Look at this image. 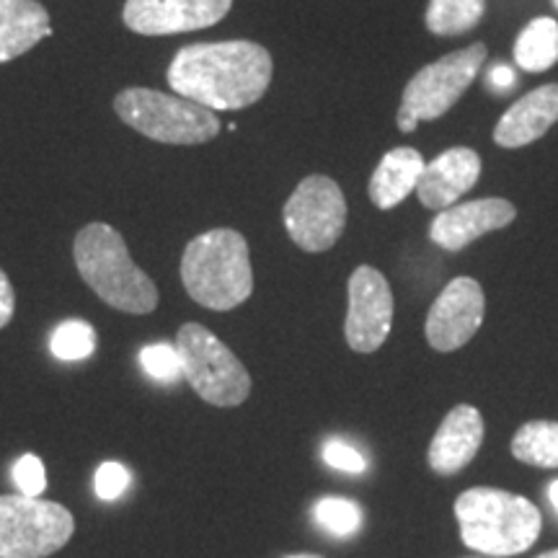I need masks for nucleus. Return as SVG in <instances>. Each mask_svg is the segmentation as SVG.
<instances>
[{
    "label": "nucleus",
    "mask_w": 558,
    "mask_h": 558,
    "mask_svg": "<svg viewBox=\"0 0 558 558\" xmlns=\"http://www.w3.org/2000/svg\"><path fill=\"white\" fill-rule=\"evenodd\" d=\"M275 60L267 47L251 39L199 41L173 54L169 73L171 90L213 111L254 107L269 90Z\"/></svg>",
    "instance_id": "nucleus-1"
},
{
    "label": "nucleus",
    "mask_w": 558,
    "mask_h": 558,
    "mask_svg": "<svg viewBox=\"0 0 558 558\" xmlns=\"http://www.w3.org/2000/svg\"><path fill=\"white\" fill-rule=\"evenodd\" d=\"M452 512L463 546L488 558L525 554L543 530L541 509L533 501L492 486L465 488L452 505Z\"/></svg>",
    "instance_id": "nucleus-2"
},
{
    "label": "nucleus",
    "mask_w": 558,
    "mask_h": 558,
    "mask_svg": "<svg viewBox=\"0 0 558 558\" xmlns=\"http://www.w3.org/2000/svg\"><path fill=\"white\" fill-rule=\"evenodd\" d=\"M73 259L78 275L109 308L148 316L158 308V288L132 262L128 243L117 228L107 222H88L73 243Z\"/></svg>",
    "instance_id": "nucleus-3"
},
{
    "label": "nucleus",
    "mask_w": 558,
    "mask_h": 558,
    "mask_svg": "<svg viewBox=\"0 0 558 558\" xmlns=\"http://www.w3.org/2000/svg\"><path fill=\"white\" fill-rule=\"evenodd\" d=\"M181 282L194 303L207 311H233L254 292L248 243L239 230L213 228L186 243Z\"/></svg>",
    "instance_id": "nucleus-4"
},
{
    "label": "nucleus",
    "mask_w": 558,
    "mask_h": 558,
    "mask_svg": "<svg viewBox=\"0 0 558 558\" xmlns=\"http://www.w3.org/2000/svg\"><path fill=\"white\" fill-rule=\"evenodd\" d=\"M114 111L128 128L163 145H205L220 135L213 109L163 90L124 88L117 94Z\"/></svg>",
    "instance_id": "nucleus-5"
},
{
    "label": "nucleus",
    "mask_w": 558,
    "mask_h": 558,
    "mask_svg": "<svg viewBox=\"0 0 558 558\" xmlns=\"http://www.w3.org/2000/svg\"><path fill=\"white\" fill-rule=\"evenodd\" d=\"M486 54L488 50L484 41H473L463 50L445 54V58L416 70L403 88L399 114H396V124L403 135L414 132L418 122H432L448 114L460 101V96L473 86Z\"/></svg>",
    "instance_id": "nucleus-6"
},
{
    "label": "nucleus",
    "mask_w": 558,
    "mask_h": 558,
    "mask_svg": "<svg viewBox=\"0 0 558 558\" xmlns=\"http://www.w3.org/2000/svg\"><path fill=\"white\" fill-rule=\"evenodd\" d=\"M184 378L194 393L213 407H241L251 393V375L243 362L202 324H184L177 333Z\"/></svg>",
    "instance_id": "nucleus-7"
},
{
    "label": "nucleus",
    "mask_w": 558,
    "mask_h": 558,
    "mask_svg": "<svg viewBox=\"0 0 558 558\" xmlns=\"http://www.w3.org/2000/svg\"><path fill=\"white\" fill-rule=\"evenodd\" d=\"M75 533L68 507L26 494H0V558H47Z\"/></svg>",
    "instance_id": "nucleus-8"
},
{
    "label": "nucleus",
    "mask_w": 558,
    "mask_h": 558,
    "mask_svg": "<svg viewBox=\"0 0 558 558\" xmlns=\"http://www.w3.org/2000/svg\"><path fill=\"white\" fill-rule=\"evenodd\" d=\"M284 228L305 254H324L337 246L347 228V199L337 181L329 177H305L284 202Z\"/></svg>",
    "instance_id": "nucleus-9"
},
{
    "label": "nucleus",
    "mask_w": 558,
    "mask_h": 558,
    "mask_svg": "<svg viewBox=\"0 0 558 558\" xmlns=\"http://www.w3.org/2000/svg\"><path fill=\"white\" fill-rule=\"evenodd\" d=\"M344 339L352 352L373 354L393 329V292L380 269L362 264L347 282Z\"/></svg>",
    "instance_id": "nucleus-10"
},
{
    "label": "nucleus",
    "mask_w": 558,
    "mask_h": 558,
    "mask_svg": "<svg viewBox=\"0 0 558 558\" xmlns=\"http://www.w3.org/2000/svg\"><path fill=\"white\" fill-rule=\"evenodd\" d=\"M486 313L484 288L473 277H456L445 284L435 303L427 313V333L429 347L435 352H456L476 337Z\"/></svg>",
    "instance_id": "nucleus-11"
},
{
    "label": "nucleus",
    "mask_w": 558,
    "mask_h": 558,
    "mask_svg": "<svg viewBox=\"0 0 558 558\" xmlns=\"http://www.w3.org/2000/svg\"><path fill=\"white\" fill-rule=\"evenodd\" d=\"M233 0H128L122 21L130 32L143 37L202 32L222 21Z\"/></svg>",
    "instance_id": "nucleus-12"
},
{
    "label": "nucleus",
    "mask_w": 558,
    "mask_h": 558,
    "mask_svg": "<svg viewBox=\"0 0 558 558\" xmlns=\"http://www.w3.org/2000/svg\"><path fill=\"white\" fill-rule=\"evenodd\" d=\"M518 218V207L509 199L484 197L471 202H456V205L439 209L435 220L429 222V239L435 246L452 251L469 248L481 235L505 230Z\"/></svg>",
    "instance_id": "nucleus-13"
},
{
    "label": "nucleus",
    "mask_w": 558,
    "mask_h": 558,
    "mask_svg": "<svg viewBox=\"0 0 558 558\" xmlns=\"http://www.w3.org/2000/svg\"><path fill=\"white\" fill-rule=\"evenodd\" d=\"M481 179V156L473 148L458 145V148L442 150L435 160L424 166L418 179L416 197L422 207L445 209L471 192Z\"/></svg>",
    "instance_id": "nucleus-14"
},
{
    "label": "nucleus",
    "mask_w": 558,
    "mask_h": 558,
    "mask_svg": "<svg viewBox=\"0 0 558 558\" xmlns=\"http://www.w3.org/2000/svg\"><path fill=\"white\" fill-rule=\"evenodd\" d=\"M484 442V418L476 407H456L442 418L427 450L429 469L439 476H456L476 458Z\"/></svg>",
    "instance_id": "nucleus-15"
},
{
    "label": "nucleus",
    "mask_w": 558,
    "mask_h": 558,
    "mask_svg": "<svg viewBox=\"0 0 558 558\" xmlns=\"http://www.w3.org/2000/svg\"><path fill=\"white\" fill-rule=\"evenodd\" d=\"M558 122V83L530 90L509 107L494 128V143L507 150L527 148L538 143Z\"/></svg>",
    "instance_id": "nucleus-16"
},
{
    "label": "nucleus",
    "mask_w": 558,
    "mask_h": 558,
    "mask_svg": "<svg viewBox=\"0 0 558 558\" xmlns=\"http://www.w3.org/2000/svg\"><path fill=\"white\" fill-rule=\"evenodd\" d=\"M50 34V13L37 0H0V65L34 50Z\"/></svg>",
    "instance_id": "nucleus-17"
},
{
    "label": "nucleus",
    "mask_w": 558,
    "mask_h": 558,
    "mask_svg": "<svg viewBox=\"0 0 558 558\" xmlns=\"http://www.w3.org/2000/svg\"><path fill=\"white\" fill-rule=\"evenodd\" d=\"M424 166L427 160L422 158V153L407 148V145L388 150L369 177L367 194L373 205L378 209L399 207L403 199L416 192Z\"/></svg>",
    "instance_id": "nucleus-18"
},
{
    "label": "nucleus",
    "mask_w": 558,
    "mask_h": 558,
    "mask_svg": "<svg viewBox=\"0 0 558 558\" xmlns=\"http://www.w3.org/2000/svg\"><path fill=\"white\" fill-rule=\"evenodd\" d=\"M514 62L525 73H546L558 62V21L538 16L527 21L514 39Z\"/></svg>",
    "instance_id": "nucleus-19"
},
{
    "label": "nucleus",
    "mask_w": 558,
    "mask_h": 558,
    "mask_svg": "<svg viewBox=\"0 0 558 558\" xmlns=\"http://www.w3.org/2000/svg\"><path fill=\"white\" fill-rule=\"evenodd\" d=\"M486 13V0H429L424 24L435 37H463L476 29Z\"/></svg>",
    "instance_id": "nucleus-20"
},
{
    "label": "nucleus",
    "mask_w": 558,
    "mask_h": 558,
    "mask_svg": "<svg viewBox=\"0 0 558 558\" xmlns=\"http://www.w3.org/2000/svg\"><path fill=\"white\" fill-rule=\"evenodd\" d=\"M512 456L535 469H558V422L535 418L512 437Z\"/></svg>",
    "instance_id": "nucleus-21"
},
{
    "label": "nucleus",
    "mask_w": 558,
    "mask_h": 558,
    "mask_svg": "<svg viewBox=\"0 0 558 558\" xmlns=\"http://www.w3.org/2000/svg\"><path fill=\"white\" fill-rule=\"evenodd\" d=\"M313 520L333 538H349L362 525V509L357 501L344 497H320L313 505Z\"/></svg>",
    "instance_id": "nucleus-22"
},
{
    "label": "nucleus",
    "mask_w": 558,
    "mask_h": 558,
    "mask_svg": "<svg viewBox=\"0 0 558 558\" xmlns=\"http://www.w3.org/2000/svg\"><path fill=\"white\" fill-rule=\"evenodd\" d=\"M96 349V331L88 320H62L50 337V352L62 362L88 360Z\"/></svg>",
    "instance_id": "nucleus-23"
},
{
    "label": "nucleus",
    "mask_w": 558,
    "mask_h": 558,
    "mask_svg": "<svg viewBox=\"0 0 558 558\" xmlns=\"http://www.w3.org/2000/svg\"><path fill=\"white\" fill-rule=\"evenodd\" d=\"M140 365H143L145 373L150 375L153 380L158 383H179L184 378V365H181V354L177 344H148L140 352Z\"/></svg>",
    "instance_id": "nucleus-24"
},
{
    "label": "nucleus",
    "mask_w": 558,
    "mask_h": 558,
    "mask_svg": "<svg viewBox=\"0 0 558 558\" xmlns=\"http://www.w3.org/2000/svg\"><path fill=\"white\" fill-rule=\"evenodd\" d=\"M320 456H324V463L333 471L352 473V476H360V473L367 471V458L352 442H347V439H326L324 448H320Z\"/></svg>",
    "instance_id": "nucleus-25"
},
{
    "label": "nucleus",
    "mask_w": 558,
    "mask_h": 558,
    "mask_svg": "<svg viewBox=\"0 0 558 558\" xmlns=\"http://www.w3.org/2000/svg\"><path fill=\"white\" fill-rule=\"evenodd\" d=\"M13 484H16L19 492L26 494V497H41V494H45L47 471L39 456L26 452V456H21L16 460V465H13Z\"/></svg>",
    "instance_id": "nucleus-26"
},
{
    "label": "nucleus",
    "mask_w": 558,
    "mask_h": 558,
    "mask_svg": "<svg viewBox=\"0 0 558 558\" xmlns=\"http://www.w3.org/2000/svg\"><path fill=\"white\" fill-rule=\"evenodd\" d=\"M130 481H132V476H130L128 465L117 463V460H109V463H101L99 471H96L94 488H96V494H99V499L114 501V499H120L124 492H128Z\"/></svg>",
    "instance_id": "nucleus-27"
},
{
    "label": "nucleus",
    "mask_w": 558,
    "mask_h": 558,
    "mask_svg": "<svg viewBox=\"0 0 558 558\" xmlns=\"http://www.w3.org/2000/svg\"><path fill=\"white\" fill-rule=\"evenodd\" d=\"M13 313H16V292H13L11 279L0 269V329L11 324Z\"/></svg>",
    "instance_id": "nucleus-28"
},
{
    "label": "nucleus",
    "mask_w": 558,
    "mask_h": 558,
    "mask_svg": "<svg viewBox=\"0 0 558 558\" xmlns=\"http://www.w3.org/2000/svg\"><path fill=\"white\" fill-rule=\"evenodd\" d=\"M548 501H550V507H554L558 512V478L550 481V484H548Z\"/></svg>",
    "instance_id": "nucleus-29"
},
{
    "label": "nucleus",
    "mask_w": 558,
    "mask_h": 558,
    "mask_svg": "<svg viewBox=\"0 0 558 558\" xmlns=\"http://www.w3.org/2000/svg\"><path fill=\"white\" fill-rule=\"evenodd\" d=\"M538 558H558V548L556 550H546V554H541Z\"/></svg>",
    "instance_id": "nucleus-30"
},
{
    "label": "nucleus",
    "mask_w": 558,
    "mask_h": 558,
    "mask_svg": "<svg viewBox=\"0 0 558 558\" xmlns=\"http://www.w3.org/2000/svg\"><path fill=\"white\" fill-rule=\"evenodd\" d=\"M288 558H320V556H313V554H298V556H288Z\"/></svg>",
    "instance_id": "nucleus-31"
},
{
    "label": "nucleus",
    "mask_w": 558,
    "mask_h": 558,
    "mask_svg": "<svg viewBox=\"0 0 558 558\" xmlns=\"http://www.w3.org/2000/svg\"><path fill=\"white\" fill-rule=\"evenodd\" d=\"M469 558H488V556H478V554H473V556H469Z\"/></svg>",
    "instance_id": "nucleus-32"
},
{
    "label": "nucleus",
    "mask_w": 558,
    "mask_h": 558,
    "mask_svg": "<svg viewBox=\"0 0 558 558\" xmlns=\"http://www.w3.org/2000/svg\"><path fill=\"white\" fill-rule=\"evenodd\" d=\"M550 3H554V9L558 11V0H550Z\"/></svg>",
    "instance_id": "nucleus-33"
}]
</instances>
